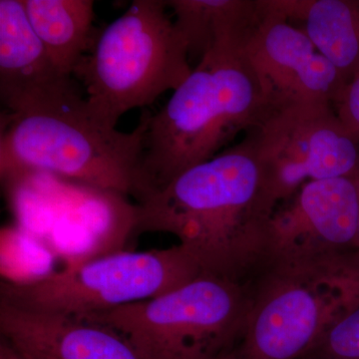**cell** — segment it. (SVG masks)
<instances>
[{
    "mask_svg": "<svg viewBox=\"0 0 359 359\" xmlns=\"http://www.w3.org/2000/svg\"><path fill=\"white\" fill-rule=\"evenodd\" d=\"M356 252L359 255V224H358V250H356Z\"/></svg>",
    "mask_w": 359,
    "mask_h": 359,
    "instance_id": "20",
    "label": "cell"
},
{
    "mask_svg": "<svg viewBox=\"0 0 359 359\" xmlns=\"http://www.w3.org/2000/svg\"><path fill=\"white\" fill-rule=\"evenodd\" d=\"M276 110L245 50V42L216 45L146 129L134 198L137 203L191 168L223 152L241 132L259 128Z\"/></svg>",
    "mask_w": 359,
    "mask_h": 359,
    "instance_id": "2",
    "label": "cell"
},
{
    "mask_svg": "<svg viewBox=\"0 0 359 359\" xmlns=\"http://www.w3.org/2000/svg\"><path fill=\"white\" fill-rule=\"evenodd\" d=\"M332 106L340 120L359 138V74L344 85Z\"/></svg>",
    "mask_w": 359,
    "mask_h": 359,
    "instance_id": "17",
    "label": "cell"
},
{
    "mask_svg": "<svg viewBox=\"0 0 359 359\" xmlns=\"http://www.w3.org/2000/svg\"><path fill=\"white\" fill-rule=\"evenodd\" d=\"M0 99L13 114L85 99L51 60L21 0H0Z\"/></svg>",
    "mask_w": 359,
    "mask_h": 359,
    "instance_id": "11",
    "label": "cell"
},
{
    "mask_svg": "<svg viewBox=\"0 0 359 359\" xmlns=\"http://www.w3.org/2000/svg\"><path fill=\"white\" fill-rule=\"evenodd\" d=\"M302 22L344 85L359 74V0H308Z\"/></svg>",
    "mask_w": 359,
    "mask_h": 359,
    "instance_id": "15",
    "label": "cell"
},
{
    "mask_svg": "<svg viewBox=\"0 0 359 359\" xmlns=\"http://www.w3.org/2000/svg\"><path fill=\"white\" fill-rule=\"evenodd\" d=\"M218 359H242L241 358L240 354H238L237 351V347L233 351H229L228 353L224 354L223 356Z\"/></svg>",
    "mask_w": 359,
    "mask_h": 359,
    "instance_id": "19",
    "label": "cell"
},
{
    "mask_svg": "<svg viewBox=\"0 0 359 359\" xmlns=\"http://www.w3.org/2000/svg\"><path fill=\"white\" fill-rule=\"evenodd\" d=\"M276 207L250 131L137 203L135 231L171 233L205 273L247 285L268 263Z\"/></svg>",
    "mask_w": 359,
    "mask_h": 359,
    "instance_id": "1",
    "label": "cell"
},
{
    "mask_svg": "<svg viewBox=\"0 0 359 359\" xmlns=\"http://www.w3.org/2000/svg\"><path fill=\"white\" fill-rule=\"evenodd\" d=\"M0 359H30L16 348L11 342L2 339L0 341Z\"/></svg>",
    "mask_w": 359,
    "mask_h": 359,
    "instance_id": "18",
    "label": "cell"
},
{
    "mask_svg": "<svg viewBox=\"0 0 359 359\" xmlns=\"http://www.w3.org/2000/svg\"><path fill=\"white\" fill-rule=\"evenodd\" d=\"M304 359H359V306L328 328Z\"/></svg>",
    "mask_w": 359,
    "mask_h": 359,
    "instance_id": "16",
    "label": "cell"
},
{
    "mask_svg": "<svg viewBox=\"0 0 359 359\" xmlns=\"http://www.w3.org/2000/svg\"><path fill=\"white\" fill-rule=\"evenodd\" d=\"M249 285L203 273L183 287L82 320L125 337L140 359H218L242 339Z\"/></svg>",
    "mask_w": 359,
    "mask_h": 359,
    "instance_id": "6",
    "label": "cell"
},
{
    "mask_svg": "<svg viewBox=\"0 0 359 359\" xmlns=\"http://www.w3.org/2000/svg\"><path fill=\"white\" fill-rule=\"evenodd\" d=\"M358 224L359 176L309 182L276 207L268 263L356 252Z\"/></svg>",
    "mask_w": 359,
    "mask_h": 359,
    "instance_id": "10",
    "label": "cell"
},
{
    "mask_svg": "<svg viewBox=\"0 0 359 359\" xmlns=\"http://www.w3.org/2000/svg\"><path fill=\"white\" fill-rule=\"evenodd\" d=\"M145 129L143 115L131 132L104 126L89 114L86 99L9 113L1 124V178L45 173L134 197Z\"/></svg>",
    "mask_w": 359,
    "mask_h": 359,
    "instance_id": "3",
    "label": "cell"
},
{
    "mask_svg": "<svg viewBox=\"0 0 359 359\" xmlns=\"http://www.w3.org/2000/svg\"><path fill=\"white\" fill-rule=\"evenodd\" d=\"M164 0H135L117 20L97 32L77 66L89 114L116 128L125 113L175 91L193 68L189 47Z\"/></svg>",
    "mask_w": 359,
    "mask_h": 359,
    "instance_id": "4",
    "label": "cell"
},
{
    "mask_svg": "<svg viewBox=\"0 0 359 359\" xmlns=\"http://www.w3.org/2000/svg\"><path fill=\"white\" fill-rule=\"evenodd\" d=\"M245 50L276 110L334 102L344 83L306 30L290 25L273 0H259Z\"/></svg>",
    "mask_w": 359,
    "mask_h": 359,
    "instance_id": "9",
    "label": "cell"
},
{
    "mask_svg": "<svg viewBox=\"0 0 359 359\" xmlns=\"http://www.w3.org/2000/svg\"><path fill=\"white\" fill-rule=\"evenodd\" d=\"M252 133L278 205L309 182L359 176V138L332 104L276 109Z\"/></svg>",
    "mask_w": 359,
    "mask_h": 359,
    "instance_id": "8",
    "label": "cell"
},
{
    "mask_svg": "<svg viewBox=\"0 0 359 359\" xmlns=\"http://www.w3.org/2000/svg\"><path fill=\"white\" fill-rule=\"evenodd\" d=\"M248 285L241 358L304 359L328 328L359 306V255L271 261Z\"/></svg>",
    "mask_w": 359,
    "mask_h": 359,
    "instance_id": "5",
    "label": "cell"
},
{
    "mask_svg": "<svg viewBox=\"0 0 359 359\" xmlns=\"http://www.w3.org/2000/svg\"><path fill=\"white\" fill-rule=\"evenodd\" d=\"M175 25L186 39L191 56L200 60L216 45L245 41L256 22L259 0H169ZM199 60V61H200Z\"/></svg>",
    "mask_w": 359,
    "mask_h": 359,
    "instance_id": "14",
    "label": "cell"
},
{
    "mask_svg": "<svg viewBox=\"0 0 359 359\" xmlns=\"http://www.w3.org/2000/svg\"><path fill=\"white\" fill-rule=\"evenodd\" d=\"M0 335L30 359H140L128 340L109 327L1 299Z\"/></svg>",
    "mask_w": 359,
    "mask_h": 359,
    "instance_id": "12",
    "label": "cell"
},
{
    "mask_svg": "<svg viewBox=\"0 0 359 359\" xmlns=\"http://www.w3.org/2000/svg\"><path fill=\"white\" fill-rule=\"evenodd\" d=\"M205 273L181 245L116 252L71 262L29 280H7L1 299L20 308L84 320L183 287Z\"/></svg>",
    "mask_w": 359,
    "mask_h": 359,
    "instance_id": "7",
    "label": "cell"
},
{
    "mask_svg": "<svg viewBox=\"0 0 359 359\" xmlns=\"http://www.w3.org/2000/svg\"><path fill=\"white\" fill-rule=\"evenodd\" d=\"M33 32L61 73L72 77L97 32L91 0H21Z\"/></svg>",
    "mask_w": 359,
    "mask_h": 359,
    "instance_id": "13",
    "label": "cell"
}]
</instances>
